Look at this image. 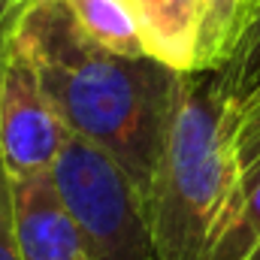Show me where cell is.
<instances>
[{
  "label": "cell",
  "instance_id": "7",
  "mask_svg": "<svg viewBox=\"0 0 260 260\" xmlns=\"http://www.w3.org/2000/svg\"><path fill=\"white\" fill-rule=\"evenodd\" d=\"M12 206L21 260H91L85 230L52 173L12 176Z\"/></svg>",
  "mask_w": 260,
  "mask_h": 260
},
{
  "label": "cell",
  "instance_id": "8",
  "mask_svg": "<svg viewBox=\"0 0 260 260\" xmlns=\"http://www.w3.org/2000/svg\"><path fill=\"white\" fill-rule=\"evenodd\" d=\"M61 3L79 24V30L97 46L118 55H130V58L145 55L127 0H61Z\"/></svg>",
  "mask_w": 260,
  "mask_h": 260
},
{
  "label": "cell",
  "instance_id": "11",
  "mask_svg": "<svg viewBox=\"0 0 260 260\" xmlns=\"http://www.w3.org/2000/svg\"><path fill=\"white\" fill-rule=\"evenodd\" d=\"M30 3L34 0H0V70H3L9 46H12V37L18 30V21H21V15L27 12Z\"/></svg>",
  "mask_w": 260,
  "mask_h": 260
},
{
  "label": "cell",
  "instance_id": "4",
  "mask_svg": "<svg viewBox=\"0 0 260 260\" xmlns=\"http://www.w3.org/2000/svg\"><path fill=\"white\" fill-rule=\"evenodd\" d=\"M148 58L179 73H215L227 64L248 0H127Z\"/></svg>",
  "mask_w": 260,
  "mask_h": 260
},
{
  "label": "cell",
  "instance_id": "12",
  "mask_svg": "<svg viewBox=\"0 0 260 260\" xmlns=\"http://www.w3.org/2000/svg\"><path fill=\"white\" fill-rule=\"evenodd\" d=\"M248 3H254V0H248Z\"/></svg>",
  "mask_w": 260,
  "mask_h": 260
},
{
  "label": "cell",
  "instance_id": "10",
  "mask_svg": "<svg viewBox=\"0 0 260 260\" xmlns=\"http://www.w3.org/2000/svg\"><path fill=\"white\" fill-rule=\"evenodd\" d=\"M0 260H21L15 236V206H12V173L0 154Z\"/></svg>",
  "mask_w": 260,
  "mask_h": 260
},
{
  "label": "cell",
  "instance_id": "6",
  "mask_svg": "<svg viewBox=\"0 0 260 260\" xmlns=\"http://www.w3.org/2000/svg\"><path fill=\"white\" fill-rule=\"evenodd\" d=\"M227 103L233 185L203 260H260V85Z\"/></svg>",
  "mask_w": 260,
  "mask_h": 260
},
{
  "label": "cell",
  "instance_id": "13",
  "mask_svg": "<svg viewBox=\"0 0 260 260\" xmlns=\"http://www.w3.org/2000/svg\"><path fill=\"white\" fill-rule=\"evenodd\" d=\"M254 3H257V0H254Z\"/></svg>",
  "mask_w": 260,
  "mask_h": 260
},
{
  "label": "cell",
  "instance_id": "3",
  "mask_svg": "<svg viewBox=\"0 0 260 260\" xmlns=\"http://www.w3.org/2000/svg\"><path fill=\"white\" fill-rule=\"evenodd\" d=\"M52 179L85 230L91 260H157L139 197L109 154L70 136Z\"/></svg>",
  "mask_w": 260,
  "mask_h": 260
},
{
  "label": "cell",
  "instance_id": "5",
  "mask_svg": "<svg viewBox=\"0 0 260 260\" xmlns=\"http://www.w3.org/2000/svg\"><path fill=\"white\" fill-rule=\"evenodd\" d=\"M70 130L52 109L37 70L12 40L0 70V154L12 176L52 173Z\"/></svg>",
  "mask_w": 260,
  "mask_h": 260
},
{
  "label": "cell",
  "instance_id": "9",
  "mask_svg": "<svg viewBox=\"0 0 260 260\" xmlns=\"http://www.w3.org/2000/svg\"><path fill=\"white\" fill-rule=\"evenodd\" d=\"M215 76H218V85L227 100H239L260 85V0L248 3L242 34H239L227 64L215 70Z\"/></svg>",
  "mask_w": 260,
  "mask_h": 260
},
{
  "label": "cell",
  "instance_id": "2",
  "mask_svg": "<svg viewBox=\"0 0 260 260\" xmlns=\"http://www.w3.org/2000/svg\"><path fill=\"white\" fill-rule=\"evenodd\" d=\"M230 103L215 73H185L160 160L139 200L157 260H203L233 185Z\"/></svg>",
  "mask_w": 260,
  "mask_h": 260
},
{
  "label": "cell",
  "instance_id": "1",
  "mask_svg": "<svg viewBox=\"0 0 260 260\" xmlns=\"http://www.w3.org/2000/svg\"><path fill=\"white\" fill-rule=\"evenodd\" d=\"M70 136L109 154L142 200L176 115L185 73L88 40L61 0H34L12 37Z\"/></svg>",
  "mask_w": 260,
  "mask_h": 260
}]
</instances>
